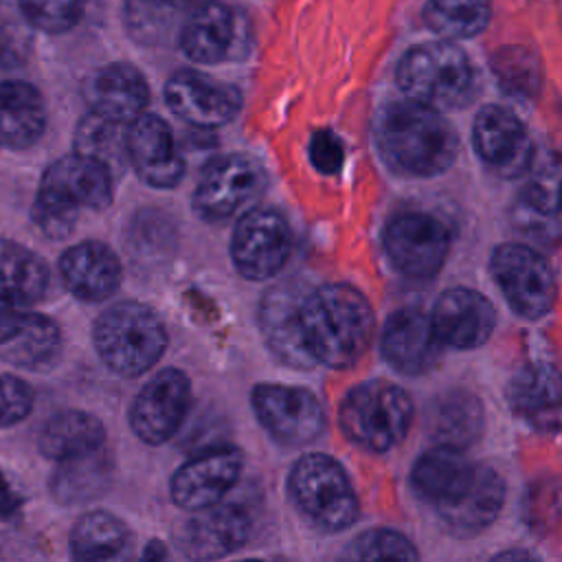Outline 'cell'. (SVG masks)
<instances>
[{
  "label": "cell",
  "mask_w": 562,
  "mask_h": 562,
  "mask_svg": "<svg viewBox=\"0 0 562 562\" xmlns=\"http://www.w3.org/2000/svg\"><path fill=\"white\" fill-rule=\"evenodd\" d=\"M301 334L314 364L353 367L371 345L375 318L369 299L349 283H323L301 301Z\"/></svg>",
  "instance_id": "cell-1"
},
{
  "label": "cell",
  "mask_w": 562,
  "mask_h": 562,
  "mask_svg": "<svg viewBox=\"0 0 562 562\" xmlns=\"http://www.w3.org/2000/svg\"><path fill=\"white\" fill-rule=\"evenodd\" d=\"M375 143L393 171L422 178L446 171L459 149L457 134L441 112L408 97L380 112Z\"/></svg>",
  "instance_id": "cell-2"
},
{
  "label": "cell",
  "mask_w": 562,
  "mask_h": 562,
  "mask_svg": "<svg viewBox=\"0 0 562 562\" xmlns=\"http://www.w3.org/2000/svg\"><path fill=\"white\" fill-rule=\"evenodd\" d=\"M112 195L114 173L103 162L72 151L44 169L33 215L44 235L64 239L72 233L81 209L105 211L112 204Z\"/></svg>",
  "instance_id": "cell-3"
},
{
  "label": "cell",
  "mask_w": 562,
  "mask_h": 562,
  "mask_svg": "<svg viewBox=\"0 0 562 562\" xmlns=\"http://www.w3.org/2000/svg\"><path fill=\"white\" fill-rule=\"evenodd\" d=\"M400 90L437 110L465 108L476 92V72L461 46L439 37L411 46L395 68Z\"/></svg>",
  "instance_id": "cell-4"
},
{
  "label": "cell",
  "mask_w": 562,
  "mask_h": 562,
  "mask_svg": "<svg viewBox=\"0 0 562 562\" xmlns=\"http://www.w3.org/2000/svg\"><path fill=\"white\" fill-rule=\"evenodd\" d=\"M92 342L99 360L112 373L136 378L162 358L169 336L165 323L149 305L119 301L97 318Z\"/></svg>",
  "instance_id": "cell-5"
},
{
  "label": "cell",
  "mask_w": 562,
  "mask_h": 562,
  "mask_svg": "<svg viewBox=\"0 0 562 562\" xmlns=\"http://www.w3.org/2000/svg\"><path fill=\"white\" fill-rule=\"evenodd\" d=\"M413 422L408 393L386 380L353 386L340 402L338 424L345 437L362 450L386 452L402 443Z\"/></svg>",
  "instance_id": "cell-6"
},
{
  "label": "cell",
  "mask_w": 562,
  "mask_h": 562,
  "mask_svg": "<svg viewBox=\"0 0 562 562\" xmlns=\"http://www.w3.org/2000/svg\"><path fill=\"white\" fill-rule=\"evenodd\" d=\"M288 490L301 514L325 531H342L358 520L360 503L342 465L323 452L296 459Z\"/></svg>",
  "instance_id": "cell-7"
},
{
  "label": "cell",
  "mask_w": 562,
  "mask_h": 562,
  "mask_svg": "<svg viewBox=\"0 0 562 562\" xmlns=\"http://www.w3.org/2000/svg\"><path fill=\"white\" fill-rule=\"evenodd\" d=\"M268 187L266 169L248 154H228L211 160L193 191V211L217 224L250 211Z\"/></svg>",
  "instance_id": "cell-8"
},
{
  "label": "cell",
  "mask_w": 562,
  "mask_h": 562,
  "mask_svg": "<svg viewBox=\"0 0 562 562\" xmlns=\"http://www.w3.org/2000/svg\"><path fill=\"white\" fill-rule=\"evenodd\" d=\"M490 272L518 316L540 318L553 307L555 274L538 250L525 244H501L490 257Z\"/></svg>",
  "instance_id": "cell-9"
},
{
  "label": "cell",
  "mask_w": 562,
  "mask_h": 562,
  "mask_svg": "<svg viewBox=\"0 0 562 562\" xmlns=\"http://www.w3.org/2000/svg\"><path fill=\"white\" fill-rule=\"evenodd\" d=\"M290 252L292 231L279 211L252 206L237 217L231 235V259L244 279L268 281L277 277Z\"/></svg>",
  "instance_id": "cell-10"
},
{
  "label": "cell",
  "mask_w": 562,
  "mask_h": 562,
  "mask_svg": "<svg viewBox=\"0 0 562 562\" xmlns=\"http://www.w3.org/2000/svg\"><path fill=\"white\" fill-rule=\"evenodd\" d=\"M384 250L404 277L426 281L443 268L450 233L435 215L419 211L400 213L384 228Z\"/></svg>",
  "instance_id": "cell-11"
},
{
  "label": "cell",
  "mask_w": 562,
  "mask_h": 562,
  "mask_svg": "<svg viewBox=\"0 0 562 562\" xmlns=\"http://www.w3.org/2000/svg\"><path fill=\"white\" fill-rule=\"evenodd\" d=\"M259 424L285 446H305L325 428L321 400L303 389L277 382H261L250 393Z\"/></svg>",
  "instance_id": "cell-12"
},
{
  "label": "cell",
  "mask_w": 562,
  "mask_h": 562,
  "mask_svg": "<svg viewBox=\"0 0 562 562\" xmlns=\"http://www.w3.org/2000/svg\"><path fill=\"white\" fill-rule=\"evenodd\" d=\"M191 406V382L176 367L162 369L145 382L130 408V428L149 446L169 441L182 426Z\"/></svg>",
  "instance_id": "cell-13"
},
{
  "label": "cell",
  "mask_w": 562,
  "mask_h": 562,
  "mask_svg": "<svg viewBox=\"0 0 562 562\" xmlns=\"http://www.w3.org/2000/svg\"><path fill=\"white\" fill-rule=\"evenodd\" d=\"M165 101L180 121L200 130H213L237 116L241 92L233 83L215 81L209 75L182 68L167 79Z\"/></svg>",
  "instance_id": "cell-14"
},
{
  "label": "cell",
  "mask_w": 562,
  "mask_h": 562,
  "mask_svg": "<svg viewBox=\"0 0 562 562\" xmlns=\"http://www.w3.org/2000/svg\"><path fill=\"white\" fill-rule=\"evenodd\" d=\"M244 457L235 446H213L184 461L171 476V501L189 512L222 503L239 481Z\"/></svg>",
  "instance_id": "cell-15"
},
{
  "label": "cell",
  "mask_w": 562,
  "mask_h": 562,
  "mask_svg": "<svg viewBox=\"0 0 562 562\" xmlns=\"http://www.w3.org/2000/svg\"><path fill=\"white\" fill-rule=\"evenodd\" d=\"M472 140L485 167L501 178L527 173L533 160V145L522 121L503 105H483L476 112Z\"/></svg>",
  "instance_id": "cell-16"
},
{
  "label": "cell",
  "mask_w": 562,
  "mask_h": 562,
  "mask_svg": "<svg viewBox=\"0 0 562 562\" xmlns=\"http://www.w3.org/2000/svg\"><path fill=\"white\" fill-rule=\"evenodd\" d=\"M127 158L138 178L154 189H173L184 173V158L169 123L143 112L127 125Z\"/></svg>",
  "instance_id": "cell-17"
},
{
  "label": "cell",
  "mask_w": 562,
  "mask_h": 562,
  "mask_svg": "<svg viewBox=\"0 0 562 562\" xmlns=\"http://www.w3.org/2000/svg\"><path fill=\"white\" fill-rule=\"evenodd\" d=\"M250 536L248 514L231 503L191 512L176 529L178 549L191 560H217L235 553Z\"/></svg>",
  "instance_id": "cell-18"
},
{
  "label": "cell",
  "mask_w": 562,
  "mask_h": 562,
  "mask_svg": "<svg viewBox=\"0 0 562 562\" xmlns=\"http://www.w3.org/2000/svg\"><path fill=\"white\" fill-rule=\"evenodd\" d=\"M380 349L395 371L419 375L439 362L443 342L437 336L432 316L419 307H402L384 323Z\"/></svg>",
  "instance_id": "cell-19"
},
{
  "label": "cell",
  "mask_w": 562,
  "mask_h": 562,
  "mask_svg": "<svg viewBox=\"0 0 562 562\" xmlns=\"http://www.w3.org/2000/svg\"><path fill=\"white\" fill-rule=\"evenodd\" d=\"M305 292H301L294 281H285L268 288L259 303V329L268 349L283 364L299 369H307L314 364L312 356L305 349L299 318Z\"/></svg>",
  "instance_id": "cell-20"
},
{
  "label": "cell",
  "mask_w": 562,
  "mask_h": 562,
  "mask_svg": "<svg viewBox=\"0 0 562 562\" xmlns=\"http://www.w3.org/2000/svg\"><path fill=\"white\" fill-rule=\"evenodd\" d=\"M81 97L90 112L112 121L132 123L149 103V86L136 66L114 61L92 70L83 79Z\"/></svg>",
  "instance_id": "cell-21"
},
{
  "label": "cell",
  "mask_w": 562,
  "mask_h": 562,
  "mask_svg": "<svg viewBox=\"0 0 562 562\" xmlns=\"http://www.w3.org/2000/svg\"><path fill=\"white\" fill-rule=\"evenodd\" d=\"M514 413L536 430H562V371L549 362L520 367L507 389Z\"/></svg>",
  "instance_id": "cell-22"
},
{
  "label": "cell",
  "mask_w": 562,
  "mask_h": 562,
  "mask_svg": "<svg viewBox=\"0 0 562 562\" xmlns=\"http://www.w3.org/2000/svg\"><path fill=\"white\" fill-rule=\"evenodd\" d=\"M59 274L75 299L99 303L119 290L123 266L110 246L97 239H83L61 252Z\"/></svg>",
  "instance_id": "cell-23"
},
{
  "label": "cell",
  "mask_w": 562,
  "mask_h": 562,
  "mask_svg": "<svg viewBox=\"0 0 562 562\" xmlns=\"http://www.w3.org/2000/svg\"><path fill=\"white\" fill-rule=\"evenodd\" d=\"M430 316L441 342L457 349L481 347L492 336L496 323L492 303L470 288L443 290Z\"/></svg>",
  "instance_id": "cell-24"
},
{
  "label": "cell",
  "mask_w": 562,
  "mask_h": 562,
  "mask_svg": "<svg viewBox=\"0 0 562 562\" xmlns=\"http://www.w3.org/2000/svg\"><path fill=\"white\" fill-rule=\"evenodd\" d=\"M479 463L468 461L461 448L437 443L419 454L413 465L411 483L415 492L441 512L454 507L472 487Z\"/></svg>",
  "instance_id": "cell-25"
},
{
  "label": "cell",
  "mask_w": 562,
  "mask_h": 562,
  "mask_svg": "<svg viewBox=\"0 0 562 562\" xmlns=\"http://www.w3.org/2000/svg\"><path fill=\"white\" fill-rule=\"evenodd\" d=\"M241 24L233 9L209 0L187 13L180 31V48L198 64H220L237 55Z\"/></svg>",
  "instance_id": "cell-26"
},
{
  "label": "cell",
  "mask_w": 562,
  "mask_h": 562,
  "mask_svg": "<svg viewBox=\"0 0 562 562\" xmlns=\"http://www.w3.org/2000/svg\"><path fill=\"white\" fill-rule=\"evenodd\" d=\"M37 448L57 463L86 457L105 448V428L88 411L64 408L46 419L37 435Z\"/></svg>",
  "instance_id": "cell-27"
},
{
  "label": "cell",
  "mask_w": 562,
  "mask_h": 562,
  "mask_svg": "<svg viewBox=\"0 0 562 562\" xmlns=\"http://www.w3.org/2000/svg\"><path fill=\"white\" fill-rule=\"evenodd\" d=\"M46 130V105L40 90L20 79L0 81V143L26 149Z\"/></svg>",
  "instance_id": "cell-28"
},
{
  "label": "cell",
  "mask_w": 562,
  "mask_h": 562,
  "mask_svg": "<svg viewBox=\"0 0 562 562\" xmlns=\"http://www.w3.org/2000/svg\"><path fill=\"white\" fill-rule=\"evenodd\" d=\"M50 281L46 261L20 241L0 237V305L37 303Z\"/></svg>",
  "instance_id": "cell-29"
},
{
  "label": "cell",
  "mask_w": 562,
  "mask_h": 562,
  "mask_svg": "<svg viewBox=\"0 0 562 562\" xmlns=\"http://www.w3.org/2000/svg\"><path fill=\"white\" fill-rule=\"evenodd\" d=\"M503 501L505 483L501 474L494 468L479 463L474 483L468 494L454 507L441 512V518L457 536H472L496 520Z\"/></svg>",
  "instance_id": "cell-30"
},
{
  "label": "cell",
  "mask_w": 562,
  "mask_h": 562,
  "mask_svg": "<svg viewBox=\"0 0 562 562\" xmlns=\"http://www.w3.org/2000/svg\"><path fill=\"white\" fill-rule=\"evenodd\" d=\"M130 538L132 533L119 516L94 509L79 516L72 525L68 547L70 555L79 562H101L119 558L127 549Z\"/></svg>",
  "instance_id": "cell-31"
},
{
  "label": "cell",
  "mask_w": 562,
  "mask_h": 562,
  "mask_svg": "<svg viewBox=\"0 0 562 562\" xmlns=\"http://www.w3.org/2000/svg\"><path fill=\"white\" fill-rule=\"evenodd\" d=\"M481 428V402L468 391H450L437 397L430 406L428 430L443 446L465 448L479 439Z\"/></svg>",
  "instance_id": "cell-32"
},
{
  "label": "cell",
  "mask_w": 562,
  "mask_h": 562,
  "mask_svg": "<svg viewBox=\"0 0 562 562\" xmlns=\"http://www.w3.org/2000/svg\"><path fill=\"white\" fill-rule=\"evenodd\" d=\"M127 125L97 112H88L75 130V151L103 162L119 173L127 162Z\"/></svg>",
  "instance_id": "cell-33"
},
{
  "label": "cell",
  "mask_w": 562,
  "mask_h": 562,
  "mask_svg": "<svg viewBox=\"0 0 562 562\" xmlns=\"http://www.w3.org/2000/svg\"><path fill=\"white\" fill-rule=\"evenodd\" d=\"M492 18V0H426L424 20L432 33L446 40H468L485 31Z\"/></svg>",
  "instance_id": "cell-34"
},
{
  "label": "cell",
  "mask_w": 562,
  "mask_h": 562,
  "mask_svg": "<svg viewBox=\"0 0 562 562\" xmlns=\"http://www.w3.org/2000/svg\"><path fill=\"white\" fill-rule=\"evenodd\" d=\"M61 345L59 325L44 314H29L22 334L0 353V358L15 367H42L46 364Z\"/></svg>",
  "instance_id": "cell-35"
},
{
  "label": "cell",
  "mask_w": 562,
  "mask_h": 562,
  "mask_svg": "<svg viewBox=\"0 0 562 562\" xmlns=\"http://www.w3.org/2000/svg\"><path fill=\"white\" fill-rule=\"evenodd\" d=\"M525 204L540 215L562 213V149L531 160L522 187Z\"/></svg>",
  "instance_id": "cell-36"
},
{
  "label": "cell",
  "mask_w": 562,
  "mask_h": 562,
  "mask_svg": "<svg viewBox=\"0 0 562 562\" xmlns=\"http://www.w3.org/2000/svg\"><path fill=\"white\" fill-rule=\"evenodd\" d=\"M492 70L496 75L498 86L516 97L531 99L538 94L542 83V70L536 55L525 46H505L492 57Z\"/></svg>",
  "instance_id": "cell-37"
},
{
  "label": "cell",
  "mask_w": 562,
  "mask_h": 562,
  "mask_svg": "<svg viewBox=\"0 0 562 562\" xmlns=\"http://www.w3.org/2000/svg\"><path fill=\"white\" fill-rule=\"evenodd\" d=\"M108 472L105 468V452L97 450L92 454L86 457H77L70 461H61L57 476H55V492L61 501L70 503V501H83L88 492V496H92V487H88V483L99 487V479H103Z\"/></svg>",
  "instance_id": "cell-38"
},
{
  "label": "cell",
  "mask_w": 562,
  "mask_h": 562,
  "mask_svg": "<svg viewBox=\"0 0 562 562\" xmlns=\"http://www.w3.org/2000/svg\"><path fill=\"white\" fill-rule=\"evenodd\" d=\"M86 0H18V9L31 26L46 33L70 31L83 13Z\"/></svg>",
  "instance_id": "cell-39"
},
{
  "label": "cell",
  "mask_w": 562,
  "mask_h": 562,
  "mask_svg": "<svg viewBox=\"0 0 562 562\" xmlns=\"http://www.w3.org/2000/svg\"><path fill=\"white\" fill-rule=\"evenodd\" d=\"M31 22L24 13L0 2V68H18L31 53Z\"/></svg>",
  "instance_id": "cell-40"
},
{
  "label": "cell",
  "mask_w": 562,
  "mask_h": 562,
  "mask_svg": "<svg viewBox=\"0 0 562 562\" xmlns=\"http://www.w3.org/2000/svg\"><path fill=\"white\" fill-rule=\"evenodd\" d=\"M351 555L360 560L395 558V560H417L419 553L406 536L393 529H371L356 538Z\"/></svg>",
  "instance_id": "cell-41"
},
{
  "label": "cell",
  "mask_w": 562,
  "mask_h": 562,
  "mask_svg": "<svg viewBox=\"0 0 562 562\" xmlns=\"http://www.w3.org/2000/svg\"><path fill=\"white\" fill-rule=\"evenodd\" d=\"M31 384L13 373H0V428L20 424L33 408Z\"/></svg>",
  "instance_id": "cell-42"
},
{
  "label": "cell",
  "mask_w": 562,
  "mask_h": 562,
  "mask_svg": "<svg viewBox=\"0 0 562 562\" xmlns=\"http://www.w3.org/2000/svg\"><path fill=\"white\" fill-rule=\"evenodd\" d=\"M310 160L325 176L338 173L345 160L340 138L329 130H318L310 140Z\"/></svg>",
  "instance_id": "cell-43"
},
{
  "label": "cell",
  "mask_w": 562,
  "mask_h": 562,
  "mask_svg": "<svg viewBox=\"0 0 562 562\" xmlns=\"http://www.w3.org/2000/svg\"><path fill=\"white\" fill-rule=\"evenodd\" d=\"M31 312H22L11 305H0V353L22 334Z\"/></svg>",
  "instance_id": "cell-44"
},
{
  "label": "cell",
  "mask_w": 562,
  "mask_h": 562,
  "mask_svg": "<svg viewBox=\"0 0 562 562\" xmlns=\"http://www.w3.org/2000/svg\"><path fill=\"white\" fill-rule=\"evenodd\" d=\"M156 2H160V4H165L167 9H171L173 13L176 11H191V9H195V7H200V4H204V2H209V0H156Z\"/></svg>",
  "instance_id": "cell-45"
},
{
  "label": "cell",
  "mask_w": 562,
  "mask_h": 562,
  "mask_svg": "<svg viewBox=\"0 0 562 562\" xmlns=\"http://www.w3.org/2000/svg\"><path fill=\"white\" fill-rule=\"evenodd\" d=\"M0 509H2V512H11V509H13V498H11L9 487H7V483L2 481V476H0Z\"/></svg>",
  "instance_id": "cell-46"
},
{
  "label": "cell",
  "mask_w": 562,
  "mask_h": 562,
  "mask_svg": "<svg viewBox=\"0 0 562 562\" xmlns=\"http://www.w3.org/2000/svg\"><path fill=\"white\" fill-rule=\"evenodd\" d=\"M165 555H167V549H165L160 542L147 544V549H145V553H143L145 560H156V558H165Z\"/></svg>",
  "instance_id": "cell-47"
}]
</instances>
